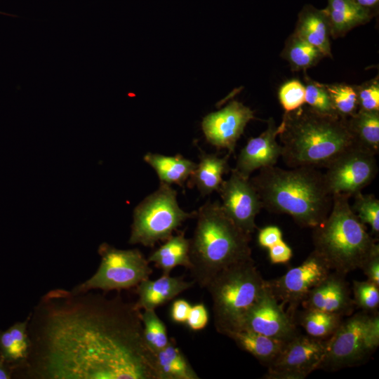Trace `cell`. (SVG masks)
<instances>
[{
  "label": "cell",
  "instance_id": "ba28073f",
  "mask_svg": "<svg viewBox=\"0 0 379 379\" xmlns=\"http://www.w3.org/2000/svg\"><path fill=\"white\" fill-rule=\"evenodd\" d=\"M196 216V211L182 210L177 192L171 185L160 182L157 190L147 196L135 208L128 243L154 246L166 241L185 220Z\"/></svg>",
  "mask_w": 379,
  "mask_h": 379
},
{
  "label": "cell",
  "instance_id": "6da1fadb",
  "mask_svg": "<svg viewBox=\"0 0 379 379\" xmlns=\"http://www.w3.org/2000/svg\"><path fill=\"white\" fill-rule=\"evenodd\" d=\"M141 310L119 294L46 293L29 314L31 350L22 379H159Z\"/></svg>",
  "mask_w": 379,
  "mask_h": 379
},
{
  "label": "cell",
  "instance_id": "f546056e",
  "mask_svg": "<svg viewBox=\"0 0 379 379\" xmlns=\"http://www.w3.org/2000/svg\"><path fill=\"white\" fill-rule=\"evenodd\" d=\"M337 114L348 119L359 110L354 86L344 84H324Z\"/></svg>",
  "mask_w": 379,
  "mask_h": 379
},
{
  "label": "cell",
  "instance_id": "7402d4cb",
  "mask_svg": "<svg viewBox=\"0 0 379 379\" xmlns=\"http://www.w3.org/2000/svg\"><path fill=\"white\" fill-rule=\"evenodd\" d=\"M29 317L17 321L5 331H0V354L12 366L14 373L27 361L31 341L28 333Z\"/></svg>",
  "mask_w": 379,
  "mask_h": 379
},
{
  "label": "cell",
  "instance_id": "8992f818",
  "mask_svg": "<svg viewBox=\"0 0 379 379\" xmlns=\"http://www.w3.org/2000/svg\"><path fill=\"white\" fill-rule=\"evenodd\" d=\"M265 286L252 259L235 263L218 273L207 284L214 325L225 335L240 330L244 319Z\"/></svg>",
  "mask_w": 379,
  "mask_h": 379
},
{
  "label": "cell",
  "instance_id": "f35d334b",
  "mask_svg": "<svg viewBox=\"0 0 379 379\" xmlns=\"http://www.w3.org/2000/svg\"><path fill=\"white\" fill-rule=\"evenodd\" d=\"M269 257L273 264L286 263L293 255L291 247L283 240L269 248Z\"/></svg>",
  "mask_w": 379,
  "mask_h": 379
},
{
  "label": "cell",
  "instance_id": "d6986e66",
  "mask_svg": "<svg viewBox=\"0 0 379 379\" xmlns=\"http://www.w3.org/2000/svg\"><path fill=\"white\" fill-rule=\"evenodd\" d=\"M294 33L317 48L324 56L332 57L331 27L325 9L305 5L298 14Z\"/></svg>",
  "mask_w": 379,
  "mask_h": 379
},
{
  "label": "cell",
  "instance_id": "9a60e30c",
  "mask_svg": "<svg viewBox=\"0 0 379 379\" xmlns=\"http://www.w3.org/2000/svg\"><path fill=\"white\" fill-rule=\"evenodd\" d=\"M254 112L243 103L232 100L218 111L205 116L201 128L206 140L218 149H226L230 155Z\"/></svg>",
  "mask_w": 379,
  "mask_h": 379
},
{
  "label": "cell",
  "instance_id": "d4e9b609",
  "mask_svg": "<svg viewBox=\"0 0 379 379\" xmlns=\"http://www.w3.org/2000/svg\"><path fill=\"white\" fill-rule=\"evenodd\" d=\"M227 336L241 350L251 354L266 366L277 357L286 343L246 329L232 332Z\"/></svg>",
  "mask_w": 379,
  "mask_h": 379
},
{
  "label": "cell",
  "instance_id": "1f68e13d",
  "mask_svg": "<svg viewBox=\"0 0 379 379\" xmlns=\"http://www.w3.org/2000/svg\"><path fill=\"white\" fill-rule=\"evenodd\" d=\"M354 202L351 206L354 213L364 225L371 226L373 233H379V200L371 194L359 192L354 196Z\"/></svg>",
  "mask_w": 379,
  "mask_h": 379
},
{
  "label": "cell",
  "instance_id": "ac0fdd59",
  "mask_svg": "<svg viewBox=\"0 0 379 379\" xmlns=\"http://www.w3.org/2000/svg\"><path fill=\"white\" fill-rule=\"evenodd\" d=\"M195 282L186 281L183 277L162 274L159 278L145 279L136 286L138 300L135 302L139 310H155L190 288Z\"/></svg>",
  "mask_w": 379,
  "mask_h": 379
},
{
  "label": "cell",
  "instance_id": "5b68a950",
  "mask_svg": "<svg viewBox=\"0 0 379 379\" xmlns=\"http://www.w3.org/2000/svg\"><path fill=\"white\" fill-rule=\"evenodd\" d=\"M350 196L333 195L327 218L314 227V251L329 268L343 274L360 269L376 252L379 246L352 211Z\"/></svg>",
  "mask_w": 379,
  "mask_h": 379
},
{
  "label": "cell",
  "instance_id": "2e32d148",
  "mask_svg": "<svg viewBox=\"0 0 379 379\" xmlns=\"http://www.w3.org/2000/svg\"><path fill=\"white\" fill-rule=\"evenodd\" d=\"M277 126L267 121V128L258 137L251 138L241 149L234 168L246 178L255 170L274 166L281 157V147L277 141Z\"/></svg>",
  "mask_w": 379,
  "mask_h": 379
},
{
  "label": "cell",
  "instance_id": "277c9868",
  "mask_svg": "<svg viewBox=\"0 0 379 379\" xmlns=\"http://www.w3.org/2000/svg\"><path fill=\"white\" fill-rule=\"evenodd\" d=\"M197 223L190 239V270L201 288L220 271L252 259L251 234L226 215L219 201H207L196 211Z\"/></svg>",
  "mask_w": 379,
  "mask_h": 379
},
{
  "label": "cell",
  "instance_id": "d6a6232c",
  "mask_svg": "<svg viewBox=\"0 0 379 379\" xmlns=\"http://www.w3.org/2000/svg\"><path fill=\"white\" fill-rule=\"evenodd\" d=\"M305 104L314 110L327 115L340 117L335 112L324 84L306 77Z\"/></svg>",
  "mask_w": 379,
  "mask_h": 379
},
{
  "label": "cell",
  "instance_id": "83f0119b",
  "mask_svg": "<svg viewBox=\"0 0 379 379\" xmlns=\"http://www.w3.org/2000/svg\"><path fill=\"white\" fill-rule=\"evenodd\" d=\"M281 56L294 71L305 70L317 65L325 57L317 48L294 32L286 41Z\"/></svg>",
  "mask_w": 379,
  "mask_h": 379
},
{
  "label": "cell",
  "instance_id": "7c38bea8",
  "mask_svg": "<svg viewBox=\"0 0 379 379\" xmlns=\"http://www.w3.org/2000/svg\"><path fill=\"white\" fill-rule=\"evenodd\" d=\"M326 339L298 334L286 342L267 366L264 378L303 379L319 367L324 357Z\"/></svg>",
  "mask_w": 379,
  "mask_h": 379
},
{
  "label": "cell",
  "instance_id": "e575fe53",
  "mask_svg": "<svg viewBox=\"0 0 379 379\" xmlns=\"http://www.w3.org/2000/svg\"><path fill=\"white\" fill-rule=\"evenodd\" d=\"M305 86L298 80H291L282 85L279 98L285 112L293 111L305 104Z\"/></svg>",
  "mask_w": 379,
  "mask_h": 379
},
{
  "label": "cell",
  "instance_id": "ee69618b",
  "mask_svg": "<svg viewBox=\"0 0 379 379\" xmlns=\"http://www.w3.org/2000/svg\"><path fill=\"white\" fill-rule=\"evenodd\" d=\"M0 13H1V12H0Z\"/></svg>",
  "mask_w": 379,
  "mask_h": 379
},
{
  "label": "cell",
  "instance_id": "4dcf8cb0",
  "mask_svg": "<svg viewBox=\"0 0 379 379\" xmlns=\"http://www.w3.org/2000/svg\"><path fill=\"white\" fill-rule=\"evenodd\" d=\"M145 339L149 347L156 352L165 347L169 342L167 328L155 310H145L141 313Z\"/></svg>",
  "mask_w": 379,
  "mask_h": 379
},
{
  "label": "cell",
  "instance_id": "ffe728a7",
  "mask_svg": "<svg viewBox=\"0 0 379 379\" xmlns=\"http://www.w3.org/2000/svg\"><path fill=\"white\" fill-rule=\"evenodd\" d=\"M229 157V154L220 157L215 154L200 151L199 163L187 180V185L197 187L202 197L218 192L223 182V175L231 170L228 164Z\"/></svg>",
  "mask_w": 379,
  "mask_h": 379
},
{
  "label": "cell",
  "instance_id": "74e56055",
  "mask_svg": "<svg viewBox=\"0 0 379 379\" xmlns=\"http://www.w3.org/2000/svg\"><path fill=\"white\" fill-rule=\"evenodd\" d=\"M281 240V230L277 226H267L259 231L258 242L262 248H269Z\"/></svg>",
  "mask_w": 379,
  "mask_h": 379
},
{
  "label": "cell",
  "instance_id": "8d00e7d4",
  "mask_svg": "<svg viewBox=\"0 0 379 379\" xmlns=\"http://www.w3.org/2000/svg\"><path fill=\"white\" fill-rule=\"evenodd\" d=\"M208 321L209 315L207 308L204 304L200 302L192 306L185 324L191 331H198L204 329Z\"/></svg>",
  "mask_w": 379,
  "mask_h": 379
},
{
  "label": "cell",
  "instance_id": "e0dca14e",
  "mask_svg": "<svg viewBox=\"0 0 379 379\" xmlns=\"http://www.w3.org/2000/svg\"><path fill=\"white\" fill-rule=\"evenodd\" d=\"M301 305L305 309L343 317L352 312L354 302L350 296L345 274L333 271L308 293Z\"/></svg>",
  "mask_w": 379,
  "mask_h": 379
},
{
  "label": "cell",
  "instance_id": "484cf974",
  "mask_svg": "<svg viewBox=\"0 0 379 379\" xmlns=\"http://www.w3.org/2000/svg\"><path fill=\"white\" fill-rule=\"evenodd\" d=\"M159 379H199L185 355L173 338L167 345L155 352Z\"/></svg>",
  "mask_w": 379,
  "mask_h": 379
},
{
  "label": "cell",
  "instance_id": "60d3db41",
  "mask_svg": "<svg viewBox=\"0 0 379 379\" xmlns=\"http://www.w3.org/2000/svg\"><path fill=\"white\" fill-rule=\"evenodd\" d=\"M367 280L379 286V251L374 253L361 268Z\"/></svg>",
  "mask_w": 379,
  "mask_h": 379
},
{
  "label": "cell",
  "instance_id": "44dd1931",
  "mask_svg": "<svg viewBox=\"0 0 379 379\" xmlns=\"http://www.w3.org/2000/svg\"><path fill=\"white\" fill-rule=\"evenodd\" d=\"M324 9L330 22L331 36L333 38L343 36L372 18L371 10L362 7L354 0H328Z\"/></svg>",
  "mask_w": 379,
  "mask_h": 379
},
{
  "label": "cell",
  "instance_id": "5bb4252c",
  "mask_svg": "<svg viewBox=\"0 0 379 379\" xmlns=\"http://www.w3.org/2000/svg\"><path fill=\"white\" fill-rule=\"evenodd\" d=\"M251 331L283 342L299 334L295 321L266 285L245 316L240 330Z\"/></svg>",
  "mask_w": 379,
  "mask_h": 379
},
{
  "label": "cell",
  "instance_id": "4316f807",
  "mask_svg": "<svg viewBox=\"0 0 379 379\" xmlns=\"http://www.w3.org/2000/svg\"><path fill=\"white\" fill-rule=\"evenodd\" d=\"M356 145L375 155L379 152V111L359 109L347 119Z\"/></svg>",
  "mask_w": 379,
  "mask_h": 379
},
{
  "label": "cell",
  "instance_id": "603a6c76",
  "mask_svg": "<svg viewBox=\"0 0 379 379\" xmlns=\"http://www.w3.org/2000/svg\"><path fill=\"white\" fill-rule=\"evenodd\" d=\"M143 159L155 171L160 182L170 185L182 186L197 166L196 162L181 154L166 156L149 152Z\"/></svg>",
  "mask_w": 379,
  "mask_h": 379
},
{
  "label": "cell",
  "instance_id": "8fae6325",
  "mask_svg": "<svg viewBox=\"0 0 379 379\" xmlns=\"http://www.w3.org/2000/svg\"><path fill=\"white\" fill-rule=\"evenodd\" d=\"M331 271L326 262L312 251L301 265L280 277L266 281V285L284 309L286 306V313L294 321L298 307Z\"/></svg>",
  "mask_w": 379,
  "mask_h": 379
},
{
  "label": "cell",
  "instance_id": "b9f144b4",
  "mask_svg": "<svg viewBox=\"0 0 379 379\" xmlns=\"http://www.w3.org/2000/svg\"><path fill=\"white\" fill-rule=\"evenodd\" d=\"M14 368L0 354V379L13 378Z\"/></svg>",
  "mask_w": 379,
  "mask_h": 379
},
{
  "label": "cell",
  "instance_id": "836d02e7",
  "mask_svg": "<svg viewBox=\"0 0 379 379\" xmlns=\"http://www.w3.org/2000/svg\"><path fill=\"white\" fill-rule=\"evenodd\" d=\"M354 302L361 311L378 312L379 306V286L369 281H353Z\"/></svg>",
  "mask_w": 379,
  "mask_h": 379
},
{
  "label": "cell",
  "instance_id": "cb8c5ba5",
  "mask_svg": "<svg viewBox=\"0 0 379 379\" xmlns=\"http://www.w3.org/2000/svg\"><path fill=\"white\" fill-rule=\"evenodd\" d=\"M147 260L161 270L162 274H170L177 266L190 270V239L184 232L172 235L149 255Z\"/></svg>",
  "mask_w": 379,
  "mask_h": 379
},
{
  "label": "cell",
  "instance_id": "7bdbcfd3",
  "mask_svg": "<svg viewBox=\"0 0 379 379\" xmlns=\"http://www.w3.org/2000/svg\"><path fill=\"white\" fill-rule=\"evenodd\" d=\"M359 5L368 9L375 7L379 0H354Z\"/></svg>",
  "mask_w": 379,
  "mask_h": 379
},
{
  "label": "cell",
  "instance_id": "30bf717a",
  "mask_svg": "<svg viewBox=\"0 0 379 379\" xmlns=\"http://www.w3.org/2000/svg\"><path fill=\"white\" fill-rule=\"evenodd\" d=\"M374 154L353 147L340 155L324 173L329 192L353 197L368 185L377 175L378 168Z\"/></svg>",
  "mask_w": 379,
  "mask_h": 379
},
{
  "label": "cell",
  "instance_id": "9c48e42d",
  "mask_svg": "<svg viewBox=\"0 0 379 379\" xmlns=\"http://www.w3.org/2000/svg\"><path fill=\"white\" fill-rule=\"evenodd\" d=\"M98 252L100 263L97 271L74 286L73 292L120 291L136 287L152 274L147 258L137 248L119 249L104 242L99 246Z\"/></svg>",
  "mask_w": 379,
  "mask_h": 379
},
{
  "label": "cell",
  "instance_id": "f1b7e54d",
  "mask_svg": "<svg viewBox=\"0 0 379 379\" xmlns=\"http://www.w3.org/2000/svg\"><path fill=\"white\" fill-rule=\"evenodd\" d=\"M343 317L317 310L305 309L298 320L308 335L326 340L332 335L342 322Z\"/></svg>",
  "mask_w": 379,
  "mask_h": 379
},
{
  "label": "cell",
  "instance_id": "7a4b0ae2",
  "mask_svg": "<svg viewBox=\"0 0 379 379\" xmlns=\"http://www.w3.org/2000/svg\"><path fill=\"white\" fill-rule=\"evenodd\" d=\"M277 133L281 157L291 168H326L343 152L357 146L347 119L319 113L306 104L284 113Z\"/></svg>",
  "mask_w": 379,
  "mask_h": 379
},
{
  "label": "cell",
  "instance_id": "ab89813d",
  "mask_svg": "<svg viewBox=\"0 0 379 379\" xmlns=\"http://www.w3.org/2000/svg\"><path fill=\"white\" fill-rule=\"evenodd\" d=\"M192 305L184 299L175 300L170 310V317L171 320L177 324H184L186 322Z\"/></svg>",
  "mask_w": 379,
  "mask_h": 379
},
{
  "label": "cell",
  "instance_id": "3957f363",
  "mask_svg": "<svg viewBox=\"0 0 379 379\" xmlns=\"http://www.w3.org/2000/svg\"><path fill=\"white\" fill-rule=\"evenodd\" d=\"M261 200L271 213L286 214L303 227H315L329 214L333 195L324 173L317 168L300 166L286 170L274 166L259 170L249 178Z\"/></svg>",
  "mask_w": 379,
  "mask_h": 379
},
{
  "label": "cell",
  "instance_id": "4fadbf2b",
  "mask_svg": "<svg viewBox=\"0 0 379 379\" xmlns=\"http://www.w3.org/2000/svg\"><path fill=\"white\" fill-rule=\"evenodd\" d=\"M230 176L223 180L218 192L221 206L226 215L245 232L251 234L255 230V217L262 208L258 194L249 178L234 168Z\"/></svg>",
  "mask_w": 379,
  "mask_h": 379
},
{
  "label": "cell",
  "instance_id": "d590c367",
  "mask_svg": "<svg viewBox=\"0 0 379 379\" xmlns=\"http://www.w3.org/2000/svg\"><path fill=\"white\" fill-rule=\"evenodd\" d=\"M359 109L379 111V81L375 77L360 86H354Z\"/></svg>",
  "mask_w": 379,
  "mask_h": 379
},
{
  "label": "cell",
  "instance_id": "52a82bcc",
  "mask_svg": "<svg viewBox=\"0 0 379 379\" xmlns=\"http://www.w3.org/2000/svg\"><path fill=\"white\" fill-rule=\"evenodd\" d=\"M379 345L378 312H359L345 320L326 339L324 357L319 369L338 371L360 365Z\"/></svg>",
  "mask_w": 379,
  "mask_h": 379
}]
</instances>
